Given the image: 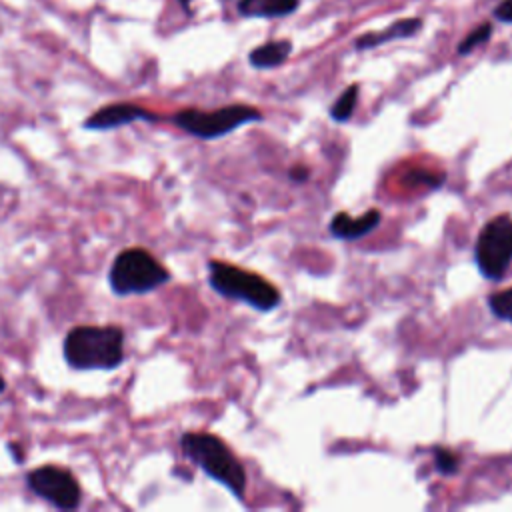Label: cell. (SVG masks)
I'll list each match as a JSON object with an SVG mask.
<instances>
[{
  "instance_id": "cell-9",
  "label": "cell",
  "mask_w": 512,
  "mask_h": 512,
  "mask_svg": "<svg viewBox=\"0 0 512 512\" xmlns=\"http://www.w3.org/2000/svg\"><path fill=\"white\" fill-rule=\"evenodd\" d=\"M380 220H382V214L376 208L366 210L360 218H352L350 214L340 212L330 222V234L338 240H358L370 234L372 230H376Z\"/></svg>"
},
{
  "instance_id": "cell-5",
  "label": "cell",
  "mask_w": 512,
  "mask_h": 512,
  "mask_svg": "<svg viewBox=\"0 0 512 512\" xmlns=\"http://www.w3.org/2000/svg\"><path fill=\"white\" fill-rule=\"evenodd\" d=\"M260 120H262V112L248 104H230L210 112L198 110V108H184L172 116V122L180 130L200 140H216L234 132L244 124L260 122Z\"/></svg>"
},
{
  "instance_id": "cell-4",
  "label": "cell",
  "mask_w": 512,
  "mask_h": 512,
  "mask_svg": "<svg viewBox=\"0 0 512 512\" xmlns=\"http://www.w3.org/2000/svg\"><path fill=\"white\" fill-rule=\"evenodd\" d=\"M208 282L220 296L244 302L262 312L274 310L280 302V292L268 280L226 262H208Z\"/></svg>"
},
{
  "instance_id": "cell-21",
  "label": "cell",
  "mask_w": 512,
  "mask_h": 512,
  "mask_svg": "<svg viewBox=\"0 0 512 512\" xmlns=\"http://www.w3.org/2000/svg\"><path fill=\"white\" fill-rule=\"evenodd\" d=\"M6 392V378L0 374V394Z\"/></svg>"
},
{
  "instance_id": "cell-16",
  "label": "cell",
  "mask_w": 512,
  "mask_h": 512,
  "mask_svg": "<svg viewBox=\"0 0 512 512\" xmlns=\"http://www.w3.org/2000/svg\"><path fill=\"white\" fill-rule=\"evenodd\" d=\"M458 456L450 450H444V448H434V464H436V470L442 474V476H452L454 472H458Z\"/></svg>"
},
{
  "instance_id": "cell-13",
  "label": "cell",
  "mask_w": 512,
  "mask_h": 512,
  "mask_svg": "<svg viewBox=\"0 0 512 512\" xmlns=\"http://www.w3.org/2000/svg\"><path fill=\"white\" fill-rule=\"evenodd\" d=\"M356 102H358V84H350V86L338 96V100L332 104V108H330L332 120H336V122H346V120L352 116V112H354V108H356Z\"/></svg>"
},
{
  "instance_id": "cell-11",
  "label": "cell",
  "mask_w": 512,
  "mask_h": 512,
  "mask_svg": "<svg viewBox=\"0 0 512 512\" xmlns=\"http://www.w3.org/2000/svg\"><path fill=\"white\" fill-rule=\"evenodd\" d=\"M238 14L246 18H280L298 8V0H238Z\"/></svg>"
},
{
  "instance_id": "cell-7",
  "label": "cell",
  "mask_w": 512,
  "mask_h": 512,
  "mask_svg": "<svg viewBox=\"0 0 512 512\" xmlns=\"http://www.w3.org/2000/svg\"><path fill=\"white\" fill-rule=\"evenodd\" d=\"M26 486L56 510H76L82 502V488L76 476L62 466L44 464L28 470Z\"/></svg>"
},
{
  "instance_id": "cell-6",
  "label": "cell",
  "mask_w": 512,
  "mask_h": 512,
  "mask_svg": "<svg viewBox=\"0 0 512 512\" xmlns=\"http://www.w3.org/2000/svg\"><path fill=\"white\" fill-rule=\"evenodd\" d=\"M474 260L488 280H502L512 264V218L496 216L484 224L474 244Z\"/></svg>"
},
{
  "instance_id": "cell-18",
  "label": "cell",
  "mask_w": 512,
  "mask_h": 512,
  "mask_svg": "<svg viewBox=\"0 0 512 512\" xmlns=\"http://www.w3.org/2000/svg\"><path fill=\"white\" fill-rule=\"evenodd\" d=\"M6 450L10 454V458L16 462V464H22L26 460V452H24V446L20 442H6Z\"/></svg>"
},
{
  "instance_id": "cell-10",
  "label": "cell",
  "mask_w": 512,
  "mask_h": 512,
  "mask_svg": "<svg viewBox=\"0 0 512 512\" xmlns=\"http://www.w3.org/2000/svg\"><path fill=\"white\" fill-rule=\"evenodd\" d=\"M420 28H422V20H420V18H402V20L392 22L388 28H384V30H380V32H368V34L358 36L356 42H354V46H356L358 50L376 48V46H382V44L392 42V40H398V38H410V36H414Z\"/></svg>"
},
{
  "instance_id": "cell-3",
  "label": "cell",
  "mask_w": 512,
  "mask_h": 512,
  "mask_svg": "<svg viewBox=\"0 0 512 512\" xmlns=\"http://www.w3.org/2000/svg\"><path fill=\"white\" fill-rule=\"evenodd\" d=\"M170 280V270L146 248L120 250L108 270V286L116 296L148 294Z\"/></svg>"
},
{
  "instance_id": "cell-20",
  "label": "cell",
  "mask_w": 512,
  "mask_h": 512,
  "mask_svg": "<svg viewBox=\"0 0 512 512\" xmlns=\"http://www.w3.org/2000/svg\"><path fill=\"white\" fill-rule=\"evenodd\" d=\"M190 2H192V0H178L180 8H182L184 12H188V14H190Z\"/></svg>"
},
{
  "instance_id": "cell-19",
  "label": "cell",
  "mask_w": 512,
  "mask_h": 512,
  "mask_svg": "<svg viewBox=\"0 0 512 512\" xmlns=\"http://www.w3.org/2000/svg\"><path fill=\"white\" fill-rule=\"evenodd\" d=\"M308 176H310V170H308L306 166H296V168L290 170V178H292V180L304 182V180H308Z\"/></svg>"
},
{
  "instance_id": "cell-17",
  "label": "cell",
  "mask_w": 512,
  "mask_h": 512,
  "mask_svg": "<svg viewBox=\"0 0 512 512\" xmlns=\"http://www.w3.org/2000/svg\"><path fill=\"white\" fill-rule=\"evenodd\" d=\"M494 18L506 24H512V0H502L496 8H494Z\"/></svg>"
},
{
  "instance_id": "cell-1",
  "label": "cell",
  "mask_w": 512,
  "mask_h": 512,
  "mask_svg": "<svg viewBox=\"0 0 512 512\" xmlns=\"http://www.w3.org/2000/svg\"><path fill=\"white\" fill-rule=\"evenodd\" d=\"M126 334L118 324H78L62 342V354L72 370H116L124 360Z\"/></svg>"
},
{
  "instance_id": "cell-12",
  "label": "cell",
  "mask_w": 512,
  "mask_h": 512,
  "mask_svg": "<svg viewBox=\"0 0 512 512\" xmlns=\"http://www.w3.org/2000/svg\"><path fill=\"white\" fill-rule=\"evenodd\" d=\"M290 52H292L290 40H272V42H266V44L254 48L248 54V62L252 68L268 70V68H276V66L284 64L286 58L290 56Z\"/></svg>"
},
{
  "instance_id": "cell-8",
  "label": "cell",
  "mask_w": 512,
  "mask_h": 512,
  "mask_svg": "<svg viewBox=\"0 0 512 512\" xmlns=\"http://www.w3.org/2000/svg\"><path fill=\"white\" fill-rule=\"evenodd\" d=\"M160 116L154 114L152 110L138 106L134 102H112L106 104L98 110H94L84 122V130H96V132H106V130H116L134 122H158Z\"/></svg>"
},
{
  "instance_id": "cell-15",
  "label": "cell",
  "mask_w": 512,
  "mask_h": 512,
  "mask_svg": "<svg viewBox=\"0 0 512 512\" xmlns=\"http://www.w3.org/2000/svg\"><path fill=\"white\" fill-rule=\"evenodd\" d=\"M488 306L492 310V314L500 320H506L512 324V288L496 292L488 298Z\"/></svg>"
},
{
  "instance_id": "cell-14",
  "label": "cell",
  "mask_w": 512,
  "mask_h": 512,
  "mask_svg": "<svg viewBox=\"0 0 512 512\" xmlns=\"http://www.w3.org/2000/svg\"><path fill=\"white\" fill-rule=\"evenodd\" d=\"M490 36H492V24H490V22H482L478 28H474L470 34L464 36V40L458 44L456 52H458L460 56H464V54L472 52L474 48H478L480 44L488 42Z\"/></svg>"
},
{
  "instance_id": "cell-2",
  "label": "cell",
  "mask_w": 512,
  "mask_h": 512,
  "mask_svg": "<svg viewBox=\"0 0 512 512\" xmlns=\"http://www.w3.org/2000/svg\"><path fill=\"white\" fill-rule=\"evenodd\" d=\"M182 454L212 480L226 486L236 498L246 492V470L224 440L210 432H184L180 436Z\"/></svg>"
}]
</instances>
